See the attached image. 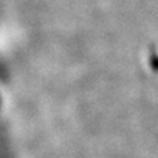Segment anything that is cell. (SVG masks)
Here are the masks:
<instances>
[]
</instances>
